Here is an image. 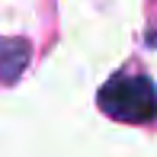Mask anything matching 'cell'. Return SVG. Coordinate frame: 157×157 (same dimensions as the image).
Instances as JSON below:
<instances>
[{"label":"cell","instance_id":"cell-1","mask_svg":"<svg viewBox=\"0 0 157 157\" xmlns=\"http://www.w3.org/2000/svg\"><path fill=\"white\" fill-rule=\"evenodd\" d=\"M99 109L125 125H144L157 119V87L144 74H116L96 96Z\"/></svg>","mask_w":157,"mask_h":157},{"label":"cell","instance_id":"cell-2","mask_svg":"<svg viewBox=\"0 0 157 157\" xmlns=\"http://www.w3.org/2000/svg\"><path fill=\"white\" fill-rule=\"evenodd\" d=\"M29 42L26 39H6L0 35V83H13L29 64Z\"/></svg>","mask_w":157,"mask_h":157}]
</instances>
